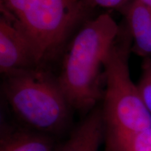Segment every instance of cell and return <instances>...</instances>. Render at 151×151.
Returning <instances> with one entry per match:
<instances>
[{
  "label": "cell",
  "mask_w": 151,
  "mask_h": 151,
  "mask_svg": "<svg viewBox=\"0 0 151 151\" xmlns=\"http://www.w3.org/2000/svg\"><path fill=\"white\" fill-rule=\"evenodd\" d=\"M120 31L104 14L86 22L72 39L58 76L72 110L88 113L103 99L105 64Z\"/></svg>",
  "instance_id": "cell-1"
},
{
  "label": "cell",
  "mask_w": 151,
  "mask_h": 151,
  "mask_svg": "<svg viewBox=\"0 0 151 151\" xmlns=\"http://www.w3.org/2000/svg\"><path fill=\"white\" fill-rule=\"evenodd\" d=\"M4 96L17 118L29 129L58 134L67 128L72 110L58 77L39 67L4 76Z\"/></svg>",
  "instance_id": "cell-2"
},
{
  "label": "cell",
  "mask_w": 151,
  "mask_h": 151,
  "mask_svg": "<svg viewBox=\"0 0 151 151\" xmlns=\"http://www.w3.org/2000/svg\"><path fill=\"white\" fill-rule=\"evenodd\" d=\"M0 11L29 38L40 64L60 50L88 13L81 0H1Z\"/></svg>",
  "instance_id": "cell-3"
},
{
  "label": "cell",
  "mask_w": 151,
  "mask_h": 151,
  "mask_svg": "<svg viewBox=\"0 0 151 151\" xmlns=\"http://www.w3.org/2000/svg\"><path fill=\"white\" fill-rule=\"evenodd\" d=\"M131 52V37L127 29L120 30L105 64L101 111L106 128L137 131L151 127V115L130 76Z\"/></svg>",
  "instance_id": "cell-4"
},
{
  "label": "cell",
  "mask_w": 151,
  "mask_h": 151,
  "mask_svg": "<svg viewBox=\"0 0 151 151\" xmlns=\"http://www.w3.org/2000/svg\"><path fill=\"white\" fill-rule=\"evenodd\" d=\"M40 62L31 41L4 13L0 16V72L3 76L39 67Z\"/></svg>",
  "instance_id": "cell-5"
},
{
  "label": "cell",
  "mask_w": 151,
  "mask_h": 151,
  "mask_svg": "<svg viewBox=\"0 0 151 151\" xmlns=\"http://www.w3.org/2000/svg\"><path fill=\"white\" fill-rule=\"evenodd\" d=\"M122 11L132 39V52L143 59L150 58L151 6L132 0Z\"/></svg>",
  "instance_id": "cell-6"
},
{
  "label": "cell",
  "mask_w": 151,
  "mask_h": 151,
  "mask_svg": "<svg viewBox=\"0 0 151 151\" xmlns=\"http://www.w3.org/2000/svg\"><path fill=\"white\" fill-rule=\"evenodd\" d=\"M105 133L101 109H94L72 132L61 151H99Z\"/></svg>",
  "instance_id": "cell-7"
},
{
  "label": "cell",
  "mask_w": 151,
  "mask_h": 151,
  "mask_svg": "<svg viewBox=\"0 0 151 151\" xmlns=\"http://www.w3.org/2000/svg\"><path fill=\"white\" fill-rule=\"evenodd\" d=\"M0 151H55L51 137L30 129L1 126Z\"/></svg>",
  "instance_id": "cell-8"
},
{
  "label": "cell",
  "mask_w": 151,
  "mask_h": 151,
  "mask_svg": "<svg viewBox=\"0 0 151 151\" xmlns=\"http://www.w3.org/2000/svg\"><path fill=\"white\" fill-rule=\"evenodd\" d=\"M106 151H151V127L137 131L106 128Z\"/></svg>",
  "instance_id": "cell-9"
},
{
  "label": "cell",
  "mask_w": 151,
  "mask_h": 151,
  "mask_svg": "<svg viewBox=\"0 0 151 151\" xmlns=\"http://www.w3.org/2000/svg\"><path fill=\"white\" fill-rule=\"evenodd\" d=\"M137 86L144 104L151 115V58H144Z\"/></svg>",
  "instance_id": "cell-10"
},
{
  "label": "cell",
  "mask_w": 151,
  "mask_h": 151,
  "mask_svg": "<svg viewBox=\"0 0 151 151\" xmlns=\"http://www.w3.org/2000/svg\"><path fill=\"white\" fill-rule=\"evenodd\" d=\"M131 1L132 0H81L88 12L96 8L122 9Z\"/></svg>",
  "instance_id": "cell-11"
},
{
  "label": "cell",
  "mask_w": 151,
  "mask_h": 151,
  "mask_svg": "<svg viewBox=\"0 0 151 151\" xmlns=\"http://www.w3.org/2000/svg\"><path fill=\"white\" fill-rule=\"evenodd\" d=\"M140 1L149 6H151V0H140Z\"/></svg>",
  "instance_id": "cell-12"
}]
</instances>
